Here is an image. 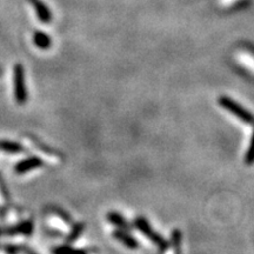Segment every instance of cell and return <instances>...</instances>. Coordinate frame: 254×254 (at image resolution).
Listing matches in <instances>:
<instances>
[{
    "mask_svg": "<svg viewBox=\"0 0 254 254\" xmlns=\"http://www.w3.org/2000/svg\"><path fill=\"white\" fill-rule=\"evenodd\" d=\"M134 224H135L136 228H138V230L140 232H142V233H144L145 236L148 238V239L153 241L155 245H157L161 251H165V250L168 249L167 240L164 239V238L161 237L160 234L157 233V232H155L153 228L151 227V225L148 224V221L146 220L144 217L136 218Z\"/></svg>",
    "mask_w": 254,
    "mask_h": 254,
    "instance_id": "obj_2",
    "label": "cell"
},
{
    "mask_svg": "<svg viewBox=\"0 0 254 254\" xmlns=\"http://www.w3.org/2000/svg\"><path fill=\"white\" fill-rule=\"evenodd\" d=\"M25 252H26V254H37V253H34L33 251L30 250V249H25Z\"/></svg>",
    "mask_w": 254,
    "mask_h": 254,
    "instance_id": "obj_17",
    "label": "cell"
},
{
    "mask_svg": "<svg viewBox=\"0 0 254 254\" xmlns=\"http://www.w3.org/2000/svg\"><path fill=\"white\" fill-rule=\"evenodd\" d=\"M73 254H86L84 252V251H81V250H74V253Z\"/></svg>",
    "mask_w": 254,
    "mask_h": 254,
    "instance_id": "obj_16",
    "label": "cell"
},
{
    "mask_svg": "<svg viewBox=\"0 0 254 254\" xmlns=\"http://www.w3.org/2000/svg\"><path fill=\"white\" fill-rule=\"evenodd\" d=\"M53 254H73L74 253V249H72L69 245H63L58 246L52 251Z\"/></svg>",
    "mask_w": 254,
    "mask_h": 254,
    "instance_id": "obj_15",
    "label": "cell"
},
{
    "mask_svg": "<svg viewBox=\"0 0 254 254\" xmlns=\"http://www.w3.org/2000/svg\"><path fill=\"white\" fill-rule=\"evenodd\" d=\"M112 236H113V238H116L117 240L120 241V243L124 244V245H125L126 247H128V249L135 250V249H138V247H139L138 241H136L132 236H129V234L125 231L117 230V231L113 232Z\"/></svg>",
    "mask_w": 254,
    "mask_h": 254,
    "instance_id": "obj_5",
    "label": "cell"
},
{
    "mask_svg": "<svg viewBox=\"0 0 254 254\" xmlns=\"http://www.w3.org/2000/svg\"><path fill=\"white\" fill-rule=\"evenodd\" d=\"M31 2L34 5V7H36V11L38 15H39L40 20L44 21V23H50L51 14L49 9L45 7V5H44L40 0H31Z\"/></svg>",
    "mask_w": 254,
    "mask_h": 254,
    "instance_id": "obj_7",
    "label": "cell"
},
{
    "mask_svg": "<svg viewBox=\"0 0 254 254\" xmlns=\"http://www.w3.org/2000/svg\"><path fill=\"white\" fill-rule=\"evenodd\" d=\"M84 228H85V225L84 224H77V225H74V226H73V228H72V231H71V233L68 234V237H67V243L68 244H72V243H74L75 240L78 239L79 238V236H80V234L82 233V231H84Z\"/></svg>",
    "mask_w": 254,
    "mask_h": 254,
    "instance_id": "obj_10",
    "label": "cell"
},
{
    "mask_svg": "<svg viewBox=\"0 0 254 254\" xmlns=\"http://www.w3.org/2000/svg\"><path fill=\"white\" fill-rule=\"evenodd\" d=\"M219 104L220 106L224 107L225 110L230 111V112L236 116L237 118H239L241 122L245 124H249V125H254V116L250 112L249 110H246L245 107L241 106L240 104H238L237 101L227 97H221L219 99Z\"/></svg>",
    "mask_w": 254,
    "mask_h": 254,
    "instance_id": "obj_1",
    "label": "cell"
},
{
    "mask_svg": "<svg viewBox=\"0 0 254 254\" xmlns=\"http://www.w3.org/2000/svg\"><path fill=\"white\" fill-rule=\"evenodd\" d=\"M180 243H182V233L179 230H174L172 233V245L176 254H180Z\"/></svg>",
    "mask_w": 254,
    "mask_h": 254,
    "instance_id": "obj_13",
    "label": "cell"
},
{
    "mask_svg": "<svg viewBox=\"0 0 254 254\" xmlns=\"http://www.w3.org/2000/svg\"><path fill=\"white\" fill-rule=\"evenodd\" d=\"M43 166V160L37 157H32L28 159H25V160L19 163L17 166H15V172L17 173H26L28 171L33 170V168Z\"/></svg>",
    "mask_w": 254,
    "mask_h": 254,
    "instance_id": "obj_4",
    "label": "cell"
},
{
    "mask_svg": "<svg viewBox=\"0 0 254 254\" xmlns=\"http://www.w3.org/2000/svg\"><path fill=\"white\" fill-rule=\"evenodd\" d=\"M51 211L53 212V213H56L57 215H58V217H60L63 219V220H65L66 222H67V224H72V218H71V215H69L67 212H65L64 211L63 208H59V207H52L51 208Z\"/></svg>",
    "mask_w": 254,
    "mask_h": 254,
    "instance_id": "obj_14",
    "label": "cell"
},
{
    "mask_svg": "<svg viewBox=\"0 0 254 254\" xmlns=\"http://www.w3.org/2000/svg\"><path fill=\"white\" fill-rule=\"evenodd\" d=\"M0 148L7 153H21V152H24L23 146L13 141H1L0 142Z\"/></svg>",
    "mask_w": 254,
    "mask_h": 254,
    "instance_id": "obj_8",
    "label": "cell"
},
{
    "mask_svg": "<svg viewBox=\"0 0 254 254\" xmlns=\"http://www.w3.org/2000/svg\"><path fill=\"white\" fill-rule=\"evenodd\" d=\"M32 230H33V225L31 221H25L23 224L18 225L14 228L8 230V233H24V234H30Z\"/></svg>",
    "mask_w": 254,
    "mask_h": 254,
    "instance_id": "obj_9",
    "label": "cell"
},
{
    "mask_svg": "<svg viewBox=\"0 0 254 254\" xmlns=\"http://www.w3.org/2000/svg\"><path fill=\"white\" fill-rule=\"evenodd\" d=\"M34 43L39 47H41V49H46L50 45V38L46 34L38 32V33H36V36H34Z\"/></svg>",
    "mask_w": 254,
    "mask_h": 254,
    "instance_id": "obj_11",
    "label": "cell"
},
{
    "mask_svg": "<svg viewBox=\"0 0 254 254\" xmlns=\"http://www.w3.org/2000/svg\"><path fill=\"white\" fill-rule=\"evenodd\" d=\"M245 163L247 165H253L254 164V129H253L252 136H251L249 150H247L246 155H245Z\"/></svg>",
    "mask_w": 254,
    "mask_h": 254,
    "instance_id": "obj_12",
    "label": "cell"
},
{
    "mask_svg": "<svg viewBox=\"0 0 254 254\" xmlns=\"http://www.w3.org/2000/svg\"><path fill=\"white\" fill-rule=\"evenodd\" d=\"M107 220H109L111 224L116 225L117 227L122 228L123 231H129L132 228L131 225L125 220V218L122 217V214L117 213V212H111V213L107 214Z\"/></svg>",
    "mask_w": 254,
    "mask_h": 254,
    "instance_id": "obj_6",
    "label": "cell"
},
{
    "mask_svg": "<svg viewBox=\"0 0 254 254\" xmlns=\"http://www.w3.org/2000/svg\"><path fill=\"white\" fill-rule=\"evenodd\" d=\"M14 94L19 104H25L27 100V92L25 87V73L20 64H17L14 67Z\"/></svg>",
    "mask_w": 254,
    "mask_h": 254,
    "instance_id": "obj_3",
    "label": "cell"
}]
</instances>
